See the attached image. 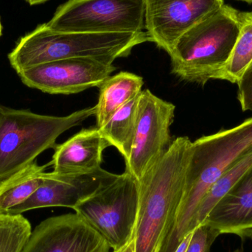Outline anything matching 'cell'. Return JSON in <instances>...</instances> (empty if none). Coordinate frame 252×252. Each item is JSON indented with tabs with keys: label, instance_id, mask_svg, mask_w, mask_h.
Listing matches in <instances>:
<instances>
[{
	"label": "cell",
	"instance_id": "cell-12",
	"mask_svg": "<svg viewBox=\"0 0 252 252\" xmlns=\"http://www.w3.org/2000/svg\"><path fill=\"white\" fill-rule=\"evenodd\" d=\"M104 238L77 213L49 218L31 232L21 252H110Z\"/></svg>",
	"mask_w": 252,
	"mask_h": 252
},
{
	"label": "cell",
	"instance_id": "cell-21",
	"mask_svg": "<svg viewBox=\"0 0 252 252\" xmlns=\"http://www.w3.org/2000/svg\"><path fill=\"white\" fill-rule=\"evenodd\" d=\"M220 235V232L216 228L208 223H201L192 231L185 252H210L212 246Z\"/></svg>",
	"mask_w": 252,
	"mask_h": 252
},
{
	"label": "cell",
	"instance_id": "cell-3",
	"mask_svg": "<svg viewBox=\"0 0 252 252\" xmlns=\"http://www.w3.org/2000/svg\"><path fill=\"white\" fill-rule=\"evenodd\" d=\"M151 41L147 32L86 33L56 32L39 25L22 37L8 55L17 73L37 65L63 59L89 58L112 64L127 57L135 46Z\"/></svg>",
	"mask_w": 252,
	"mask_h": 252
},
{
	"label": "cell",
	"instance_id": "cell-17",
	"mask_svg": "<svg viewBox=\"0 0 252 252\" xmlns=\"http://www.w3.org/2000/svg\"><path fill=\"white\" fill-rule=\"evenodd\" d=\"M139 98V94L118 111L106 125L99 128L110 146L115 147L121 153L126 162L130 158L134 140Z\"/></svg>",
	"mask_w": 252,
	"mask_h": 252
},
{
	"label": "cell",
	"instance_id": "cell-11",
	"mask_svg": "<svg viewBox=\"0 0 252 252\" xmlns=\"http://www.w3.org/2000/svg\"><path fill=\"white\" fill-rule=\"evenodd\" d=\"M118 176L102 167L85 173L45 172L41 186L26 201L10 209L6 214H22L29 210L45 207L73 209L80 202L112 183Z\"/></svg>",
	"mask_w": 252,
	"mask_h": 252
},
{
	"label": "cell",
	"instance_id": "cell-27",
	"mask_svg": "<svg viewBox=\"0 0 252 252\" xmlns=\"http://www.w3.org/2000/svg\"><path fill=\"white\" fill-rule=\"evenodd\" d=\"M237 1H245V2L249 3V4H252V0H237Z\"/></svg>",
	"mask_w": 252,
	"mask_h": 252
},
{
	"label": "cell",
	"instance_id": "cell-16",
	"mask_svg": "<svg viewBox=\"0 0 252 252\" xmlns=\"http://www.w3.org/2000/svg\"><path fill=\"white\" fill-rule=\"evenodd\" d=\"M49 164L39 166L35 161L0 182V214L26 201L41 186Z\"/></svg>",
	"mask_w": 252,
	"mask_h": 252
},
{
	"label": "cell",
	"instance_id": "cell-20",
	"mask_svg": "<svg viewBox=\"0 0 252 252\" xmlns=\"http://www.w3.org/2000/svg\"><path fill=\"white\" fill-rule=\"evenodd\" d=\"M31 232V223L22 214H0V252H22Z\"/></svg>",
	"mask_w": 252,
	"mask_h": 252
},
{
	"label": "cell",
	"instance_id": "cell-28",
	"mask_svg": "<svg viewBox=\"0 0 252 252\" xmlns=\"http://www.w3.org/2000/svg\"><path fill=\"white\" fill-rule=\"evenodd\" d=\"M1 34V21H0V35Z\"/></svg>",
	"mask_w": 252,
	"mask_h": 252
},
{
	"label": "cell",
	"instance_id": "cell-15",
	"mask_svg": "<svg viewBox=\"0 0 252 252\" xmlns=\"http://www.w3.org/2000/svg\"><path fill=\"white\" fill-rule=\"evenodd\" d=\"M144 85L143 78L127 72L109 77L100 86L98 102L94 106V116L98 128L106 125L123 106L139 95Z\"/></svg>",
	"mask_w": 252,
	"mask_h": 252
},
{
	"label": "cell",
	"instance_id": "cell-4",
	"mask_svg": "<svg viewBox=\"0 0 252 252\" xmlns=\"http://www.w3.org/2000/svg\"><path fill=\"white\" fill-rule=\"evenodd\" d=\"M237 11L223 4L185 32L169 53L172 73L201 86L220 80L239 35Z\"/></svg>",
	"mask_w": 252,
	"mask_h": 252
},
{
	"label": "cell",
	"instance_id": "cell-14",
	"mask_svg": "<svg viewBox=\"0 0 252 252\" xmlns=\"http://www.w3.org/2000/svg\"><path fill=\"white\" fill-rule=\"evenodd\" d=\"M109 146L98 127L83 129L63 143L56 145L48 164L58 173H90L101 167L103 151Z\"/></svg>",
	"mask_w": 252,
	"mask_h": 252
},
{
	"label": "cell",
	"instance_id": "cell-7",
	"mask_svg": "<svg viewBox=\"0 0 252 252\" xmlns=\"http://www.w3.org/2000/svg\"><path fill=\"white\" fill-rule=\"evenodd\" d=\"M145 0H69L46 26L56 32H142Z\"/></svg>",
	"mask_w": 252,
	"mask_h": 252
},
{
	"label": "cell",
	"instance_id": "cell-22",
	"mask_svg": "<svg viewBox=\"0 0 252 252\" xmlns=\"http://www.w3.org/2000/svg\"><path fill=\"white\" fill-rule=\"evenodd\" d=\"M238 99L244 112L252 111V65L244 72L238 84Z\"/></svg>",
	"mask_w": 252,
	"mask_h": 252
},
{
	"label": "cell",
	"instance_id": "cell-26",
	"mask_svg": "<svg viewBox=\"0 0 252 252\" xmlns=\"http://www.w3.org/2000/svg\"><path fill=\"white\" fill-rule=\"evenodd\" d=\"M232 252H244V249L243 248H238L236 249V250H234V251H232Z\"/></svg>",
	"mask_w": 252,
	"mask_h": 252
},
{
	"label": "cell",
	"instance_id": "cell-8",
	"mask_svg": "<svg viewBox=\"0 0 252 252\" xmlns=\"http://www.w3.org/2000/svg\"><path fill=\"white\" fill-rule=\"evenodd\" d=\"M176 106L145 90L139 94L136 133L126 172L137 182L158 162L171 145L170 126Z\"/></svg>",
	"mask_w": 252,
	"mask_h": 252
},
{
	"label": "cell",
	"instance_id": "cell-23",
	"mask_svg": "<svg viewBox=\"0 0 252 252\" xmlns=\"http://www.w3.org/2000/svg\"><path fill=\"white\" fill-rule=\"evenodd\" d=\"M113 252H136V246H135V235L124 247L114 250Z\"/></svg>",
	"mask_w": 252,
	"mask_h": 252
},
{
	"label": "cell",
	"instance_id": "cell-1",
	"mask_svg": "<svg viewBox=\"0 0 252 252\" xmlns=\"http://www.w3.org/2000/svg\"><path fill=\"white\" fill-rule=\"evenodd\" d=\"M192 142L179 136L138 182L136 252H160L183 197Z\"/></svg>",
	"mask_w": 252,
	"mask_h": 252
},
{
	"label": "cell",
	"instance_id": "cell-10",
	"mask_svg": "<svg viewBox=\"0 0 252 252\" xmlns=\"http://www.w3.org/2000/svg\"><path fill=\"white\" fill-rule=\"evenodd\" d=\"M145 25L151 41L170 53L194 25L224 4V0H145Z\"/></svg>",
	"mask_w": 252,
	"mask_h": 252
},
{
	"label": "cell",
	"instance_id": "cell-18",
	"mask_svg": "<svg viewBox=\"0 0 252 252\" xmlns=\"http://www.w3.org/2000/svg\"><path fill=\"white\" fill-rule=\"evenodd\" d=\"M252 167V151L228 170L204 195L188 226V233L194 230L207 219L219 201L239 182Z\"/></svg>",
	"mask_w": 252,
	"mask_h": 252
},
{
	"label": "cell",
	"instance_id": "cell-6",
	"mask_svg": "<svg viewBox=\"0 0 252 252\" xmlns=\"http://www.w3.org/2000/svg\"><path fill=\"white\" fill-rule=\"evenodd\" d=\"M138 206V182L125 172L73 210L116 250L134 236Z\"/></svg>",
	"mask_w": 252,
	"mask_h": 252
},
{
	"label": "cell",
	"instance_id": "cell-13",
	"mask_svg": "<svg viewBox=\"0 0 252 252\" xmlns=\"http://www.w3.org/2000/svg\"><path fill=\"white\" fill-rule=\"evenodd\" d=\"M203 223L222 234L252 241V167L219 201Z\"/></svg>",
	"mask_w": 252,
	"mask_h": 252
},
{
	"label": "cell",
	"instance_id": "cell-19",
	"mask_svg": "<svg viewBox=\"0 0 252 252\" xmlns=\"http://www.w3.org/2000/svg\"><path fill=\"white\" fill-rule=\"evenodd\" d=\"M240 32L229 62L220 80L238 84L244 72L252 65V11H237Z\"/></svg>",
	"mask_w": 252,
	"mask_h": 252
},
{
	"label": "cell",
	"instance_id": "cell-9",
	"mask_svg": "<svg viewBox=\"0 0 252 252\" xmlns=\"http://www.w3.org/2000/svg\"><path fill=\"white\" fill-rule=\"evenodd\" d=\"M116 67L89 58L63 59L18 73L27 87L52 94H72L100 87Z\"/></svg>",
	"mask_w": 252,
	"mask_h": 252
},
{
	"label": "cell",
	"instance_id": "cell-24",
	"mask_svg": "<svg viewBox=\"0 0 252 252\" xmlns=\"http://www.w3.org/2000/svg\"><path fill=\"white\" fill-rule=\"evenodd\" d=\"M192 232H189L185 235V238L182 240V242L180 243L179 246H178L177 249H176L175 252H186L187 248H188V244H189V241H190L191 237H192Z\"/></svg>",
	"mask_w": 252,
	"mask_h": 252
},
{
	"label": "cell",
	"instance_id": "cell-2",
	"mask_svg": "<svg viewBox=\"0 0 252 252\" xmlns=\"http://www.w3.org/2000/svg\"><path fill=\"white\" fill-rule=\"evenodd\" d=\"M252 151V118L192 142L185 189L173 226L160 252H175L188 234L195 210L212 186Z\"/></svg>",
	"mask_w": 252,
	"mask_h": 252
},
{
	"label": "cell",
	"instance_id": "cell-5",
	"mask_svg": "<svg viewBox=\"0 0 252 252\" xmlns=\"http://www.w3.org/2000/svg\"><path fill=\"white\" fill-rule=\"evenodd\" d=\"M94 114V106L55 117L0 105V182L35 161L46 150L55 148L60 135Z\"/></svg>",
	"mask_w": 252,
	"mask_h": 252
},
{
	"label": "cell",
	"instance_id": "cell-25",
	"mask_svg": "<svg viewBox=\"0 0 252 252\" xmlns=\"http://www.w3.org/2000/svg\"><path fill=\"white\" fill-rule=\"evenodd\" d=\"M25 1L29 3L30 4H31V5H34V4L45 2V1H48V0H25Z\"/></svg>",
	"mask_w": 252,
	"mask_h": 252
}]
</instances>
